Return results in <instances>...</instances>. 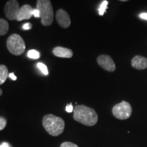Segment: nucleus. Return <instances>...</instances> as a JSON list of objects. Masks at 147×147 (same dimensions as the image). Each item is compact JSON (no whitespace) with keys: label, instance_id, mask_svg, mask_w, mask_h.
Returning a JSON list of instances; mask_svg holds the SVG:
<instances>
[{"label":"nucleus","instance_id":"1","mask_svg":"<svg viewBox=\"0 0 147 147\" xmlns=\"http://www.w3.org/2000/svg\"><path fill=\"white\" fill-rule=\"evenodd\" d=\"M74 119L86 126H93L97 123L98 116L93 108L78 105L74 109Z\"/></svg>","mask_w":147,"mask_h":147},{"label":"nucleus","instance_id":"2","mask_svg":"<svg viewBox=\"0 0 147 147\" xmlns=\"http://www.w3.org/2000/svg\"><path fill=\"white\" fill-rule=\"evenodd\" d=\"M42 125L46 131L53 136H58L61 135L65 128V122L63 119L51 114L44 117Z\"/></svg>","mask_w":147,"mask_h":147},{"label":"nucleus","instance_id":"3","mask_svg":"<svg viewBox=\"0 0 147 147\" xmlns=\"http://www.w3.org/2000/svg\"><path fill=\"white\" fill-rule=\"evenodd\" d=\"M36 8L40 12L41 23L44 26H50L53 23V10L51 1L49 0H38L36 3Z\"/></svg>","mask_w":147,"mask_h":147},{"label":"nucleus","instance_id":"4","mask_svg":"<svg viewBox=\"0 0 147 147\" xmlns=\"http://www.w3.org/2000/svg\"><path fill=\"white\" fill-rule=\"evenodd\" d=\"M7 49L11 54L21 55L25 51V43L21 36L18 34H12L6 42Z\"/></svg>","mask_w":147,"mask_h":147},{"label":"nucleus","instance_id":"5","mask_svg":"<svg viewBox=\"0 0 147 147\" xmlns=\"http://www.w3.org/2000/svg\"><path fill=\"white\" fill-rule=\"evenodd\" d=\"M132 108L129 103L123 101L116 104L113 108V115L115 118L119 120H125L131 117Z\"/></svg>","mask_w":147,"mask_h":147},{"label":"nucleus","instance_id":"6","mask_svg":"<svg viewBox=\"0 0 147 147\" xmlns=\"http://www.w3.org/2000/svg\"><path fill=\"white\" fill-rule=\"evenodd\" d=\"M19 3L16 0H10L7 1L4 6V13L6 18L10 21L16 20L20 10Z\"/></svg>","mask_w":147,"mask_h":147},{"label":"nucleus","instance_id":"7","mask_svg":"<svg viewBox=\"0 0 147 147\" xmlns=\"http://www.w3.org/2000/svg\"><path fill=\"white\" fill-rule=\"evenodd\" d=\"M97 63L103 69L108 71H114L116 69V65L113 59L106 55H100L97 59Z\"/></svg>","mask_w":147,"mask_h":147},{"label":"nucleus","instance_id":"8","mask_svg":"<svg viewBox=\"0 0 147 147\" xmlns=\"http://www.w3.org/2000/svg\"><path fill=\"white\" fill-rule=\"evenodd\" d=\"M56 20L59 25L63 28H67L71 25V19L69 14L63 9L57 10L56 14Z\"/></svg>","mask_w":147,"mask_h":147},{"label":"nucleus","instance_id":"9","mask_svg":"<svg viewBox=\"0 0 147 147\" xmlns=\"http://www.w3.org/2000/svg\"><path fill=\"white\" fill-rule=\"evenodd\" d=\"M33 9L34 8H32V7L30 5H23L20 8L19 12H18V14L17 16V18H16V21H23V20L30 19L31 17L32 16Z\"/></svg>","mask_w":147,"mask_h":147},{"label":"nucleus","instance_id":"10","mask_svg":"<svg viewBox=\"0 0 147 147\" xmlns=\"http://www.w3.org/2000/svg\"><path fill=\"white\" fill-rule=\"evenodd\" d=\"M131 65L137 69H144L147 68V59L142 56L137 55L131 59Z\"/></svg>","mask_w":147,"mask_h":147},{"label":"nucleus","instance_id":"11","mask_svg":"<svg viewBox=\"0 0 147 147\" xmlns=\"http://www.w3.org/2000/svg\"><path fill=\"white\" fill-rule=\"evenodd\" d=\"M53 53L55 56L61 58H71L73 56V52L71 49L62 47H55Z\"/></svg>","mask_w":147,"mask_h":147},{"label":"nucleus","instance_id":"12","mask_svg":"<svg viewBox=\"0 0 147 147\" xmlns=\"http://www.w3.org/2000/svg\"><path fill=\"white\" fill-rule=\"evenodd\" d=\"M8 76V69L6 66L0 65V85L4 83Z\"/></svg>","mask_w":147,"mask_h":147},{"label":"nucleus","instance_id":"13","mask_svg":"<svg viewBox=\"0 0 147 147\" xmlns=\"http://www.w3.org/2000/svg\"><path fill=\"white\" fill-rule=\"evenodd\" d=\"M9 30V24L8 21L3 18H0V36H4Z\"/></svg>","mask_w":147,"mask_h":147},{"label":"nucleus","instance_id":"14","mask_svg":"<svg viewBox=\"0 0 147 147\" xmlns=\"http://www.w3.org/2000/svg\"><path fill=\"white\" fill-rule=\"evenodd\" d=\"M108 1H106V0H104V1H102L100 6H99L98 12H99V14H100V16H103L104 14V13H105L106 9L108 8Z\"/></svg>","mask_w":147,"mask_h":147},{"label":"nucleus","instance_id":"15","mask_svg":"<svg viewBox=\"0 0 147 147\" xmlns=\"http://www.w3.org/2000/svg\"><path fill=\"white\" fill-rule=\"evenodd\" d=\"M40 53L36 50H30L27 53V57L29 58L33 59H38L40 58Z\"/></svg>","mask_w":147,"mask_h":147},{"label":"nucleus","instance_id":"16","mask_svg":"<svg viewBox=\"0 0 147 147\" xmlns=\"http://www.w3.org/2000/svg\"><path fill=\"white\" fill-rule=\"evenodd\" d=\"M37 67H38V68L45 75L49 74V70H48L47 65H46L45 64L41 63V62H39V63H38V64H37Z\"/></svg>","mask_w":147,"mask_h":147},{"label":"nucleus","instance_id":"17","mask_svg":"<svg viewBox=\"0 0 147 147\" xmlns=\"http://www.w3.org/2000/svg\"><path fill=\"white\" fill-rule=\"evenodd\" d=\"M7 124V121L5 118L2 117H0V131L3 130Z\"/></svg>","mask_w":147,"mask_h":147},{"label":"nucleus","instance_id":"18","mask_svg":"<svg viewBox=\"0 0 147 147\" xmlns=\"http://www.w3.org/2000/svg\"><path fill=\"white\" fill-rule=\"evenodd\" d=\"M60 147H78V145L70 142H65L61 144Z\"/></svg>","mask_w":147,"mask_h":147},{"label":"nucleus","instance_id":"19","mask_svg":"<svg viewBox=\"0 0 147 147\" xmlns=\"http://www.w3.org/2000/svg\"><path fill=\"white\" fill-rule=\"evenodd\" d=\"M32 16H35L36 18H40V12L38 9L35 8L33 9L32 11Z\"/></svg>","mask_w":147,"mask_h":147},{"label":"nucleus","instance_id":"20","mask_svg":"<svg viewBox=\"0 0 147 147\" xmlns=\"http://www.w3.org/2000/svg\"><path fill=\"white\" fill-rule=\"evenodd\" d=\"M65 110L67 113H72L74 111V107L72 106V104H67V106H66V108H65Z\"/></svg>","mask_w":147,"mask_h":147},{"label":"nucleus","instance_id":"21","mask_svg":"<svg viewBox=\"0 0 147 147\" xmlns=\"http://www.w3.org/2000/svg\"><path fill=\"white\" fill-rule=\"evenodd\" d=\"M32 25L31 23H25L23 25L22 29H23V30H29V29H32Z\"/></svg>","mask_w":147,"mask_h":147},{"label":"nucleus","instance_id":"22","mask_svg":"<svg viewBox=\"0 0 147 147\" xmlns=\"http://www.w3.org/2000/svg\"><path fill=\"white\" fill-rule=\"evenodd\" d=\"M9 77H10V78L12 79V80H16V76H15V75H14V73H10V74H9Z\"/></svg>","mask_w":147,"mask_h":147},{"label":"nucleus","instance_id":"23","mask_svg":"<svg viewBox=\"0 0 147 147\" xmlns=\"http://www.w3.org/2000/svg\"><path fill=\"white\" fill-rule=\"evenodd\" d=\"M140 17L147 21V13H142L140 15Z\"/></svg>","mask_w":147,"mask_h":147},{"label":"nucleus","instance_id":"24","mask_svg":"<svg viewBox=\"0 0 147 147\" xmlns=\"http://www.w3.org/2000/svg\"><path fill=\"white\" fill-rule=\"evenodd\" d=\"M0 147H10V145L7 142H3L0 144Z\"/></svg>","mask_w":147,"mask_h":147},{"label":"nucleus","instance_id":"25","mask_svg":"<svg viewBox=\"0 0 147 147\" xmlns=\"http://www.w3.org/2000/svg\"><path fill=\"white\" fill-rule=\"evenodd\" d=\"M2 93H3L2 90H1V89H0V96H1V95H2Z\"/></svg>","mask_w":147,"mask_h":147}]
</instances>
